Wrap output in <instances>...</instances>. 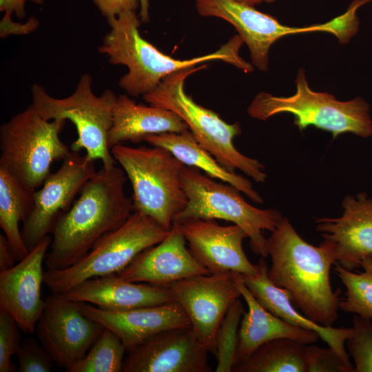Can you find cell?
I'll list each match as a JSON object with an SVG mask.
<instances>
[{
  "instance_id": "obj_1",
  "label": "cell",
  "mask_w": 372,
  "mask_h": 372,
  "mask_svg": "<svg viewBox=\"0 0 372 372\" xmlns=\"http://www.w3.org/2000/svg\"><path fill=\"white\" fill-rule=\"evenodd\" d=\"M266 248L271 258V281L285 290L295 308L310 320L332 326L341 299L340 289L334 292L330 282L336 262L334 245L325 240L318 247L310 245L282 217L266 238Z\"/></svg>"
},
{
  "instance_id": "obj_2",
  "label": "cell",
  "mask_w": 372,
  "mask_h": 372,
  "mask_svg": "<svg viewBox=\"0 0 372 372\" xmlns=\"http://www.w3.org/2000/svg\"><path fill=\"white\" fill-rule=\"evenodd\" d=\"M127 176L114 166L102 167L83 185L70 208L52 231L47 270L61 269L81 260L105 234L123 225L134 211L125 192Z\"/></svg>"
},
{
  "instance_id": "obj_3",
  "label": "cell",
  "mask_w": 372,
  "mask_h": 372,
  "mask_svg": "<svg viewBox=\"0 0 372 372\" xmlns=\"http://www.w3.org/2000/svg\"><path fill=\"white\" fill-rule=\"evenodd\" d=\"M138 17L136 11L128 10L107 20L110 30L99 48L100 53L108 56L111 64L127 67L128 72L120 79L118 85L130 96H143L167 76L210 61H225L245 73L254 70L252 65L239 55L243 43L239 35L231 37L216 52L180 60L164 54L141 37Z\"/></svg>"
},
{
  "instance_id": "obj_4",
  "label": "cell",
  "mask_w": 372,
  "mask_h": 372,
  "mask_svg": "<svg viewBox=\"0 0 372 372\" xmlns=\"http://www.w3.org/2000/svg\"><path fill=\"white\" fill-rule=\"evenodd\" d=\"M207 65L184 68L166 77L143 99L150 105L176 114L188 126L197 142L227 170L239 169L257 183L267 177L265 166L258 160L246 156L234 146V138L242 132L238 123L229 124L218 114L197 104L184 90L186 79L206 69Z\"/></svg>"
},
{
  "instance_id": "obj_5",
  "label": "cell",
  "mask_w": 372,
  "mask_h": 372,
  "mask_svg": "<svg viewBox=\"0 0 372 372\" xmlns=\"http://www.w3.org/2000/svg\"><path fill=\"white\" fill-rule=\"evenodd\" d=\"M296 85V91L290 96L258 93L248 107V114L266 121L274 115L289 113L293 115V123L299 130L314 126L331 132L333 138L344 133L372 136L370 107L362 98L340 101L327 92H316L309 86L303 69L298 72Z\"/></svg>"
},
{
  "instance_id": "obj_6",
  "label": "cell",
  "mask_w": 372,
  "mask_h": 372,
  "mask_svg": "<svg viewBox=\"0 0 372 372\" xmlns=\"http://www.w3.org/2000/svg\"><path fill=\"white\" fill-rule=\"evenodd\" d=\"M111 152L131 183L134 211L152 218L170 230L174 216L187 203L180 181V172L185 165L161 147L118 144Z\"/></svg>"
},
{
  "instance_id": "obj_7",
  "label": "cell",
  "mask_w": 372,
  "mask_h": 372,
  "mask_svg": "<svg viewBox=\"0 0 372 372\" xmlns=\"http://www.w3.org/2000/svg\"><path fill=\"white\" fill-rule=\"evenodd\" d=\"M180 181L187 197L185 207L174 219L181 223L197 219H221L240 227L249 238L252 251L266 258L263 230L272 231L282 218L276 209H261L249 204L241 192L226 183H220L197 168L185 166Z\"/></svg>"
},
{
  "instance_id": "obj_8",
  "label": "cell",
  "mask_w": 372,
  "mask_h": 372,
  "mask_svg": "<svg viewBox=\"0 0 372 372\" xmlns=\"http://www.w3.org/2000/svg\"><path fill=\"white\" fill-rule=\"evenodd\" d=\"M34 109L48 121H70L76 127L77 138L71 149L85 151L90 160H100L103 167L115 166L116 160L107 145L108 132L113 122V108L116 96L105 90L100 96L92 90V78L89 74L81 76L75 91L69 96L56 99L41 85L31 88Z\"/></svg>"
},
{
  "instance_id": "obj_9",
  "label": "cell",
  "mask_w": 372,
  "mask_h": 372,
  "mask_svg": "<svg viewBox=\"0 0 372 372\" xmlns=\"http://www.w3.org/2000/svg\"><path fill=\"white\" fill-rule=\"evenodd\" d=\"M65 121H48L32 106L0 127V166L35 190L50 175L55 161L71 152L59 138Z\"/></svg>"
},
{
  "instance_id": "obj_10",
  "label": "cell",
  "mask_w": 372,
  "mask_h": 372,
  "mask_svg": "<svg viewBox=\"0 0 372 372\" xmlns=\"http://www.w3.org/2000/svg\"><path fill=\"white\" fill-rule=\"evenodd\" d=\"M152 218L133 211L118 229L105 234L81 260L68 267L47 270L43 282L52 293H65L90 278L117 273L142 251L169 234Z\"/></svg>"
},
{
  "instance_id": "obj_11",
  "label": "cell",
  "mask_w": 372,
  "mask_h": 372,
  "mask_svg": "<svg viewBox=\"0 0 372 372\" xmlns=\"http://www.w3.org/2000/svg\"><path fill=\"white\" fill-rule=\"evenodd\" d=\"M202 17H214L231 23L247 45L252 63L260 70L269 68L271 46L279 39L294 34L325 32L333 34L341 43H347L358 30L359 20L352 9L322 24L290 27L276 18L236 0H196Z\"/></svg>"
},
{
  "instance_id": "obj_12",
  "label": "cell",
  "mask_w": 372,
  "mask_h": 372,
  "mask_svg": "<svg viewBox=\"0 0 372 372\" xmlns=\"http://www.w3.org/2000/svg\"><path fill=\"white\" fill-rule=\"evenodd\" d=\"M80 303L61 293L48 296L36 327L41 344L65 371L85 355L105 329L85 315Z\"/></svg>"
},
{
  "instance_id": "obj_13",
  "label": "cell",
  "mask_w": 372,
  "mask_h": 372,
  "mask_svg": "<svg viewBox=\"0 0 372 372\" xmlns=\"http://www.w3.org/2000/svg\"><path fill=\"white\" fill-rule=\"evenodd\" d=\"M94 162L72 152L41 189L34 192L33 207L21 229L29 251L52 233L59 217L70 208L83 185L95 174Z\"/></svg>"
},
{
  "instance_id": "obj_14",
  "label": "cell",
  "mask_w": 372,
  "mask_h": 372,
  "mask_svg": "<svg viewBox=\"0 0 372 372\" xmlns=\"http://www.w3.org/2000/svg\"><path fill=\"white\" fill-rule=\"evenodd\" d=\"M167 287L199 340L215 355L219 324L231 304L241 296L233 272L190 276Z\"/></svg>"
},
{
  "instance_id": "obj_15",
  "label": "cell",
  "mask_w": 372,
  "mask_h": 372,
  "mask_svg": "<svg viewBox=\"0 0 372 372\" xmlns=\"http://www.w3.org/2000/svg\"><path fill=\"white\" fill-rule=\"evenodd\" d=\"M122 372H210L209 353L192 326L158 332L128 349Z\"/></svg>"
},
{
  "instance_id": "obj_16",
  "label": "cell",
  "mask_w": 372,
  "mask_h": 372,
  "mask_svg": "<svg viewBox=\"0 0 372 372\" xmlns=\"http://www.w3.org/2000/svg\"><path fill=\"white\" fill-rule=\"evenodd\" d=\"M51 240L50 236H46L18 264L0 271V310L11 316L26 333H34L45 307L41 296L43 262Z\"/></svg>"
},
{
  "instance_id": "obj_17",
  "label": "cell",
  "mask_w": 372,
  "mask_h": 372,
  "mask_svg": "<svg viewBox=\"0 0 372 372\" xmlns=\"http://www.w3.org/2000/svg\"><path fill=\"white\" fill-rule=\"evenodd\" d=\"M178 224L192 254L210 274L237 272L253 276L257 273L256 265L248 260L243 250L242 242L248 236L240 227L220 225L212 219Z\"/></svg>"
},
{
  "instance_id": "obj_18",
  "label": "cell",
  "mask_w": 372,
  "mask_h": 372,
  "mask_svg": "<svg viewBox=\"0 0 372 372\" xmlns=\"http://www.w3.org/2000/svg\"><path fill=\"white\" fill-rule=\"evenodd\" d=\"M186 240L176 223L159 243L139 253L116 274L134 282L168 286L179 280L210 274L186 247Z\"/></svg>"
},
{
  "instance_id": "obj_19",
  "label": "cell",
  "mask_w": 372,
  "mask_h": 372,
  "mask_svg": "<svg viewBox=\"0 0 372 372\" xmlns=\"http://www.w3.org/2000/svg\"><path fill=\"white\" fill-rule=\"evenodd\" d=\"M339 218H316V231L335 246L336 262L347 270L372 256V198L365 192L346 196Z\"/></svg>"
},
{
  "instance_id": "obj_20",
  "label": "cell",
  "mask_w": 372,
  "mask_h": 372,
  "mask_svg": "<svg viewBox=\"0 0 372 372\" xmlns=\"http://www.w3.org/2000/svg\"><path fill=\"white\" fill-rule=\"evenodd\" d=\"M81 311L114 331L127 350L158 332L191 326L181 305L176 301L125 311H107L81 302Z\"/></svg>"
},
{
  "instance_id": "obj_21",
  "label": "cell",
  "mask_w": 372,
  "mask_h": 372,
  "mask_svg": "<svg viewBox=\"0 0 372 372\" xmlns=\"http://www.w3.org/2000/svg\"><path fill=\"white\" fill-rule=\"evenodd\" d=\"M63 295L71 300L115 311L174 301L167 286L130 282L116 273L88 279Z\"/></svg>"
},
{
  "instance_id": "obj_22",
  "label": "cell",
  "mask_w": 372,
  "mask_h": 372,
  "mask_svg": "<svg viewBox=\"0 0 372 372\" xmlns=\"http://www.w3.org/2000/svg\"><path fill=\"white\" fill-rule=\"evenodd\" d=\"M256 265L257 273L255 275L239 274L258 302L267 311L283 320L317 332L320 338L333 349L347 364L354 367L344 345L346 340L352 334V327L335 328L332 326H322L310 320L295 308L287 291L271 281L265 258L260 257Z\"/></svg>"
},
{
  "instance_id": "obj_23",
  "label": "cell",
  "mask_w": 372,
  "mask_h": 372,
  "mask_svg": "<svg viewBox=\"0 0 372 372\" xmlns=\"http://www.w3.org/2000/svg\"><path fill=\"white\" fill-rule=\"evenodd\" d=\"M233 273L248 307L238 329L234 366L247 360L261 344L276 338H289L304 344L318 342L320 336L317 332L293 325L265 309L245 286L239 273Z\"/></svg>"
},
{
  "instance_id": "obj_24",
  "label": "cell",
  "mask_w": 372,
  "mask_h": 372,
  "mask_svg": "<svg viewBox=\"0 0 372 372\" xmlns=\"http://www.w3.org/2000/svg\"><path fill=\"white\" fill-rule=\"evenodd\" d=\"M187 130L186 123L172 111L137 104L126 94H120L114 105L113 122L107 135V145L111 149L124 142L144 141L149 135L180 133Z\"/></svg>"
},
{
  "instance_id": "obj_25",
  "label": "cell",
  "mask_w": 372,
  "mask_h": 372,
  "mask_svg": "<svg viewBox=\"0 0 372 372\" xmlns=\"http://www.w3.org/2000/svg\"><path fill=\"white\" fill-rule=\"evenodd\" d=\"M144 141L152 146L169 151L185 165L194 167L204 172L212 178L231 185L256 203L262 204V196L254 189L245 177L227 170L203 147L189 130L183 132H167L149 135Z\"/></svg>"
},
{
  "instance_id": "obj_26",
  "label": "cell",
  "mask_w": 372,
  "mask_h": 372,
  "mask_svg": "<svg viewBox=\"0 0 372 372\" xmlns=\"http://www.w3.org/2000/svg\"><path fill=\"white\" fill-rule=\"evenodd\" d=\"M32 189L0 166V227L8 239L16 261L29 253L19 229L34 203Z\"/></svg>"
},
{
  "instance_id": "obj_27",
  "label": "cell",
  "mask_w": 372,
  "mask_h": 372,
  "mask_svg": "<svg viewBox=\"0 0 372 372\" xmlns=\"http://www.w3.org/2000/svg\"><path fill=\"white\" fill-rule=\"evenodd\" d=\"M306 344L280 338L265 342L234 372H307Z\"/></svg>"
},
{
  "instance_id": "obj_28",
  "label": "cell",
  "mask_w": 372,
  "mask_h": 372,
  "mask_svg": "<svg viewBox=\"0 0 372 372\" xmlns=\"http://www.w3.org/2000/svg\"><path fill=\"white\" fill-rule=\"evenodd\" d=\"M334 265V273L346 288L345 296L340 301V309L372 320V256L362 260L364 271L361 273L347 270L336 262Z\"/></svg>"
},
{
  "instance_id": "obj_29",
  "label": "cell",
  "mask_w": 372,
  "mask_h": 372,
  "mask_svg": "<svg viewBox=\"0 0 372 372\" xmlns=\"http://www.w3.org/2000/svg\"><path fill=\"white\" fill-rule=\"evenodd\" d=\"M127 349L121 338L105 327L85 355L67 372H122Z\"/></svg>"
},
{
  "instance_id": "obj_30",
  "label": "cell",
  "mask_w": 372,
  "mask_h": 372,
  "mask_svg": "<svg viewBox=\"0 0 372 372\" xmlns=\"http://www.w3.org/2000/svg\"><path fill=\"white\" fill-rule=\"evenodd\" d=\"M244 312L242 303L238 298L229 307L219 324L215 335L216 372L232 371L238 327Z\"/></svg>"
},
{
  "instance_id": "obj_31",
  "label": "cell",
  "mask_w": 372,
  "mask_h": 372,
  "mask_svg": "<svg viewBox=\"0 0 372 372\" xmlns=\"http://www.w3.org/2000/svg\"><path fill=\"white\" fill-rule=\"evenodd\" d=\"M353 332L346 340L353 372H372V320L354 314Z\"/></svg>"
},
{
  "instance_id": "obj_32",
  "label": "cell",
  "mask_w": 372,
  "mask_h": 372,
  "mask_svg": "<svg viewBox=\"0 0 372 372\" xmlns=\"http://www.w3.org/2000/svg\"><path fill=\"white\" fill-rule=\"evenodd\" d=\"M17 355L19 372H50L53 367L54 361L49 353L32 337L21 342Z\"/></svg>"
},
{
  "instance_id": "obj_33",
  "label": "cell",
  "mask_w": 372,
  "mask_h": 372,
  "mask_svg": "<svg viewBox=\"0 0 372 372\" xmlns=\"http://www.w3.org/2000/svg\"><path fill=\"white\" fill-rule=\"evenodd\" d=\"M19 330L16 321L0 310V372L14 370L11 358L17 354L21 342Z\"/></svg>"
},
{
  "instance_id": "obj_34",
  "label": "cell",
  "mask_w": 372,
  "mask_h": 372,
  "mask_svg": "<svg viewBox=\"0 0 372 372\" xmlns=\"http://www.w3.org/2000/svg\"><path fill=\"white\" fill-rule=\"evenodd\" d=\"M307 372H353L331 347H305Z\"/></svg>"
},
{
  "instance_id": "obj_35",
  "label": "cell",
  "mask_w": 372,
  "mask_h": 372,
  "mask_svg": "<svg viewBox=\"0 0 372 372\" xmlns=\"http://www.w3.org/2000/svg\"><path fill=\"white\" fill-rule=\"evenodd\" d=\"M107 20L117 17L121 13L134 10L140 5L139 18L143 23L149 20V0H92Z\"/></svg>"
},
{
  "instance_id": "obj_36",
  "label": "cell",
  "mask_w": 372,
  "mask_h": 372,
  "mask_svg": "<svg viewBox=\"0 0 372 372\" xmlns=\"http://www.w3.org/2000/svg\"><path fill=\"white\" fill-rule=\"evenodd\" d=\"M30 1L41 5L44 0H0V10L5 13H14L15 16L21 19L25 17V5Z\"/></svg>"
},
{
  "instance_id": "obj_37",
  "label": "cell",
  "mask_w": 372,
  "mask_h": 372,
  "mask_svg": "<svg viewBox=\"0 0 372 372\" xmlns=\"http://www.w3.org/2000/svg\"><path fill=\"white\" fill-rule=\"evenodd\" d=\"M16 261L13 252L5 235L0 234V271L14 265Z\"/></svg>"
},
{
  "instance_id": "obj_38",
  "label": "cell",
  "mask_w": 372,
  "mask_h": 372,
  "mask_svg": "<svg viewBox=\"0 0 372 372\" xmlns=\"http://www.w3.org/2000/svg\"><path fill=\"white\" fill-rule=\"evenodd\" d=\"M238 2L247 4L250 6H254L255 5L260 4L261 3H273L276 0H236Z\"/></svg>"
}]
</instances>
